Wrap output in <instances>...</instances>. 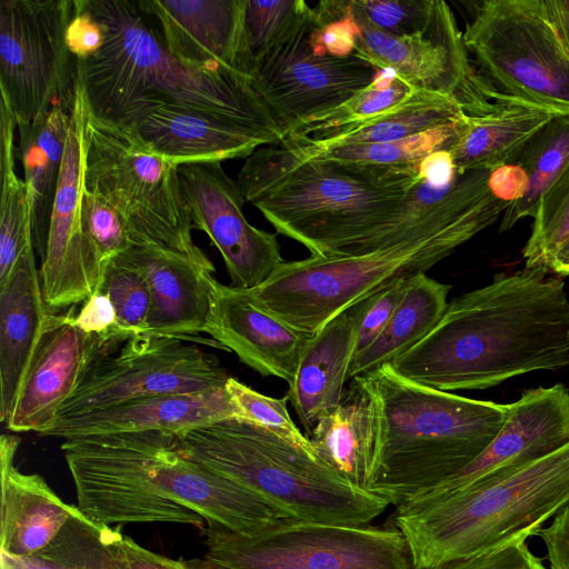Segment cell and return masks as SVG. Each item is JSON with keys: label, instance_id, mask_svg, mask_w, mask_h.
I'll list each match as a JSON object with an SVG mask.
<instances>
[{"label": "cell", "instance_id": "obj_1", "mask_svg": "<svg viewBox=\"0 0 569 569\" xmlns=\"http://www.w3.org/2000/svg\"><path fill=\"white\" fill-rule=\"evenodd\" d=\"M390 365L412 382L447 392L568 367L565 282L545 268L496 274L449 302L439 322Z\"/></svg>", "mask_w": 569, "mask_h": 569}, {"label": "cell", "instance_id": "obj_2", "mask_svg": "<svg viewBox=\"0 0 569 569\" xmlns=\"http://www.w3.org/2000/svg\"><path fill=\"white\" fill-rule=\"evenodd\" d=\"M419 164L337 163L269 144L247 157L237 181L278 233L311 254L358 256L393 243L391 223Z\"/></svg>", "mask_w": 569, "mask_h": 569}, {"label": "cell", "instance_id": "obj_3", "mask_svg": "<svg viewBox=\"0 0 569 569\" xmlns=\"http://www.w3.org/2000/svg\"><path fill=\"white\" fill-rule=\"evenodd\" d=\"M491 170L458 172L437 210L411 234L371 252L346 257L310 254L283 261L250 292L268 313L312 336L337 315L379 292L396 279L426 273L510 204L489 187Z\"/></svg>", "mask_w": 569, "mask_h": 569}, {"label": "cell", "instance_id": "obj_4", "mask_svg": "<svg viewBox=\"0 0 569 569\" xmlns=\"http://www.w3.org/2000/svg\"><path fill=\"white\" fill-rule=\"evenodd\" d=\"M83 4L104 32L101 48L77 60V88L94 116L122 124L159 107L190 108L283 141L248 77L199 69L172 56L137 0H83Z\"/></svg>", "mask_w": 569, "mask_h": 569}, {"label": "cell", "instance_id": "obj_5", "mask_svg": "<svg viewBox=\"0 0 569 569\" xmlns=\"http://www.w3.org/2000/svg\"><path fill=\"white\" fill-rule=\"evenodd\" d=\"M358 378L376 409L368 492L396 508L473 461L497 436L509 408L418 385L390 363Z\"/></svg>", "mask_w": 569, "mask_h": 569}, {"label": "cell", "instance_id": "obj_6", "mask_svg": "<svg viewBox=\"0 0 569 569\" xmlns=\"http://www.w3.org/2000/svg\"><path fill=\"white\" fill-rule=\"evenodd\" d=\"M569 502V442L533 461L396 508L412 569H438L536 536Z\"/></svg>", "mask_w": 569, "mask_h": 569}, {"label": "cell", "instance_id": "obj_7", "mask_svg": "<svg viewBox=\"0 0 569 569\" xmlns=\"http://www.w3.org/2000/svg\"><path fill=\"white\" fill-rule=\"evenodd\" d=\"M181 455L260 496L288 518L369 525L389 506L348 485L313 451L242 418L174 436Z\"/></svg>", "mask_w": 569, "mask_h": 569}, {"label": "cell", "instance_id": "obj_8", "mask_svg": "<svg viewBox=\"0 0 569 569\" xmlns=\"http://www.w3.org/2000/svg\"><path fill=\"white\" fill-rule=\"evenodd\" d=\"M82 189L124 219L133 243L148 244L214 270L191 237L178 166L126 129L94 116L77 88Z\"/></svg>", "mask_w": 569, "mask_h": 569}, {"label": "cell", "instance_id": "obj_9", "mask_svg": "<svg viewBox=\"0 0 569 569\" xmlns=\"http://www.w3.org/2000/svg\"><path fill=\"white\" fill-rule=\"evenodd\" d=\"M468 6L463 43L497 102L569 113V50L545 0Z\"/></svg>", "mask_w": 569, "mask_h": 569}, {"label": "cell", "instance_id": "obj_10", "mask_svg": "<svg viewBox=\"0 0 569 569\" xmlns=\"http://www.w3.org/2000/svg\"><path fill=\"white\" fill-rule=\"evenodd\" d=\"M204 559L218 569H412L396 528L283 519L252 536L201 528Z\"/></svg>", "mask_w": 569, "mask_h": 569}, {"label": "cell", "instance_id": "obj_11", "mask_svg": "<svg viewBox=\"0 0 569 569\" xmlns=\"http://www.w3.org/2000/svg\"><path fill=\"white\" fill-rule=\"evenodd\" d=\"M156 431L92 436L61 445L77 507L104 526L172 522L204 526L202 517L168 498L152 473Z\"/></svg>", "mask_w": 569, "mask_h": 569}, {"label": "cell", "instance_id": "obj_12", "mask_svg": "<svg viewBox=\"0 0 569 569\" xmlns=\"http://www.w3.org/2000/svg\"><path fill=\"white\" fill-rule=\"evenodd\" d=\"M73 0L0 1V92L17 120L72 109L77 60L67 44Z\"/></svg>", "mask_w": 569, "mask_h": 569}, {"label": "cell", "instance_id": "obj_13", "mask_svg": "<svg viewBox=\"0 0 569 569\" xmlns=\"http://www.w3.org/2000/svg\"><path fill=\"white\" fill-rule=\"evenodd\" d=\"M309 4L250 69V86L283 139L300 122L336 109L370 86L380 70L356 53H318L310 41Z\"/></svg>", "mask_w": 569, "mask_h": 569}, {"label": "cell", "instance_id": "obj_14", "mask_svg": "<svg viewBox=\"0 0 569 569\" xmlns=\"http://www.w3.org/2000/svg\"><path fill=\"white\" fill-rule=\"evenodd\" d=\"M184 341L149 335L126 340L119 350L108 351L96 360L57 418L138 398L224 388L230 376L218 358Z\"/></svg>", "mask_w": 569, "mask_h": 569}, {"label": "cell", "instance_id": "obj_15", "mask_svg": "<svg viewBox=\"0 0 569 569\" xmlns=\"http://www.w3.org/2000/svg\"><path fill=\"white\" fill-rule=\"evenodd\" d=\"M351 12L359 28L355 53L378 70H391L416 89L452 98L468 116L487 114L506 104L497 102L476 72L446 1L435 0L425 32L405 37L383 32Z\"/></svg>", "mask_w": 569, "mask_h": 569}, {"label": "cell", "instance_id": "obj_16", "mask_svg": "<svg viewBox=\"0 0 569 569\" xmlns=\"http://www.w3.org/2000/svg\"><path fill=\"white\" fill-rule=\"evenodd\" d=\"M181 191L192 226L206 232L221 253L231 286L254 289L284 261L274 233L249 223L238 181L221 162L178 166Z\"/></svg>", "mask_w": 569, "mask_h": 569}, {"label": "cell", "instance_id": "obj_17", "mask_svg": "<svg viewBox=\"0 0 569 569\" xmlns=\"http://www.w3.org/2000/svg\"><path fill=\"white\" fill-rule=\"evenodd\" d=\"M76 308L49 311L23 373L6 428L43 432L90 367L113 347L74 323Z\"/></svg>", "mask_w": 569, "mask_h": 569}, {"label": "cell", "instance_id": "obj_18", "mask_svg": "<svg viewBox=\"0 0 569 569\" xmlns=\"http://www.w3.org/2000/svg\"><path fill=\"white\" fill-rule=\"evenodd\" d=\"M81 151L76 101L46 252L39 269L43 300L50 311H62L84 302L102 281L104 267L81 227Z\"/></svg>", "mask_w": 569, "mask_h": 569}, {"label": "cell", "instance_id": "obj_19", "mask_svg": "<svg viewBox=\"0 0 569 569\" xmlns=\"http://www.w3.org/2000/svg\"><path fill=\"white\" fill-rule=\"evenodd\" d=\"M152 473L168 498L202 517L207 525L252 536L291 519L260 496L181 455L174 435L154 432Z\"/></svg>", "mask_w": 569, "mask_h": 569}, {"label": "cell", "instance_id": "obj_20", "mask_svg": "<svg viewBox=\"0 0 569 569\" xmlns=\"http://www.w3.org/2000/svg\"><path fill=\"white\" fill-rule=\"evenodd\" d=\"M508 405L506 420L488 447L467 467L417 498L457 490L569 442V389L563 383L526 390Z\"/></svg>", "mask_w": 569, "mask_h": 569}, {"label": "cell", "instance_id": "obj_21", "mask_svg": "<svg viewBox=\"0 0 569 569\" xmlns=\"http://www.w3.org/2000/svg\"><path fill=\"white\" fill-rule=\"evenodd\" d=\"M160 27L179 60L206 70H231L249 78L251 58L244 33L247 0H137Z\"/></svg>", "mask_w": 569, "mask_h": 569}, {"label": "cell", "instance_id": "obj_22", "mask_svg": "<svg viewBox=\"0 0 569 569\" xmlns=\"http://www.w3.org/2000/svg\"><path fill=\"white\" fill-rule=\"evenodd\" d=\"M204 332L261 376L282 379L289 386L310 337L260 308L250 289L227 286L214 278Z\"/></svg>", "mask_w": 569, "mask_h": 569}, {"label": "cell", "instance_id": "obj_23", "mask_svg": "<svg viewBox=\"0 0 569 569\" xmlns=\"http://www.w3.org/2000/svg\"><path fill=\"white\" fill-rule=\"evenodd\" d=\"M117 126L177 166L247 158L260 147L282 142L236 120L181 107H159Z\"/></svg>", "mask_w": 569, "mask_h": 569}, {"label": "cell", "instance_id": "obj_24", "mask_svg": "<svg viewBox=\"0 0 569 569\" xmlns=\"http://www.w3.org/2000/svg\"><path fill=\"white\" fill-rule=\"evenodd\" d=\"M228 418H241L226 387L198 393L138 398L82 415L57 418L40 436L63 440L128 432L179 435Z\"/></svg>", "mask_w": 569, "mask_h": 569}, {"label": "cell", "instance_id": "obj_25", "mask_svg": "<svg viewBox=\"0 0 569 569\" xmlns=\"http://www.w3.org/2000/svg\"><path fill=\"white\" fill-rule=\"evenodd\" d=\"M370 298L337 315L302 348L295 380L286 395L307 436L342 400L358 329Z\"/></svg>", "mask_w": 569, "mask_h": 569}, {"label": "cell", "instance_id": "obj_26", "mask_svg": "<svg viewBox=\"0 0 569 569\" xmlns=\"http://www.w3.org/2000/svg\"><path fill=\"white\" fill-rule=\"evenodd\" d=\"M126 251L151 291L146 335L196 341L190 336L204 332L214 270L153 246L133 243Z\"/></svg>", "mask_w": 569, "mask_h": 569}, {"label": "cell", "instance_id": "obj_27", "mask_svg": "<svg viewBox=\"0 0 569 569\" xmlns=\"http://www.w3.org/2000/svg\"><path fill=\"white\" fill-rule=\"evenodd\" d=\"M19 443L13 435L0 438V553L12 557L30 556L47 547L80 511L62 501L41 476L14 467Z\"/></svg>", "mask_w": 569, "mask_h": 569}, {"label": "cell", "instance_id": "obj_28", "mask_svg": "<svg viewBox=\"0 0 569 569\" xmlns=\"http://www.w3.org/2000/svg\"><path fill=\"white\" fill-rule=\"evenodd\" d=\"M49 309L44 303L34 247L0 286V420L12 412L19 387Z\"/></svg>", "mask_w": 569, "mask_h": 569}, {"label": "cell", "instance_id": "obj_29", "mask_svg": "<svg viewBox=\"0 0 569 569\" xmlns=\"http://www.w3.org/2000/svg\"><path fill=\"white\" fill-rule=\"evenodd\" d=\"M317 456L351 487L368 492L375 441L373 399L358 377L308 436ZM370 493V492H369Z\"/></svg>", "mask_w": 569, "mask_h": 569}, {"label": "cell", "instance_id": "obj_30", "mask_svg": "<svg viewBox=\"0 0 569 569\" xmlns=\"http://www.w3.org/2000/svg\"><path fill=\"white\" fill-rule=\"evenodd\" d=\"M72 109L56 104L33 120H17L19 157L27 186L33 243L44 256Z\"/></svg>", "mask_w": 569, "mask_h": 569}, {"label": "cell", "instance_id": "obj_31", "mask_svg": "<svg viewBox=\"0 0 569 569\" xmlns=\"http://www.w3.org/2000/svg\"><path fill=\"white\" fill-rule=\"evenodd\" d=\"M555 114L523 104H501L482 116L465 114L449 148L456 170H493L509 163Z\"/></svg>", "mask_w": 569, "mask_h": 569}, {"label": "cell", "instance_id": "obj_32", "mask_svg": "<svg viewBox=\"0 0 569 569\" xmlns=\"http://www.w3.org/2000/svg\"><path fill=\"white\" fill-rule=\"evenodd\" d=\"M450 288L426 273L415 276L383 331L369 348L351 361L348 379L390 363L422 339L446 312Z\"/></svg>", "mask_w": 569, "mask_h": 569}, {"label": "cell", "instance_id": "obj_33", "mask_svg": "<svg viewBox=\"0 0 569 569\" xmlns=\"http://www.w3.org/2000/svg\"><path fill=\"white\" fill-rule=\"evenodd\" d=\"M123 535L89 520L79 511L40 551L12 557L0 553V569H129Z\"/></svg>", "mask_w": 569, "mask_h": 569}, {"label": "cell", "instance_id": "obj_34", "mask_svg": "<svg viewBox=\"0 0 569 569\" xmlns=\"http://www.w3.org/2000/svg\"><path fill=\"white\" fill-rule=\"evenodd\" d=\"M463 114H466L465 111L452 98L417 89L383 116L325 140L308 141L291 138L283 140H292L315 148L391 142L451 123Z\"/></svg>", "mask_w": 569, "mask_h": 569}, {"label": "cell", "instance_id": "obj_35", "mask_svg": "<svg viewBox=\"0 0 569 569\" xmlns=\"http://www.w3.org/2000/svg\"><path fill=\"white\" fill-rule=\"evenodd\" d=\"M0 286L10 277L21 256L34 247L27 186L16 173L13 138L17 119L0 99Z\"/></svg>", "mask_w": 569, "mask_h": 569}, {"label": "cell", "instance_id": "obj_36", "mask_svg": "<svg viewBox=\"0 0 569 569\" xmlns=\"http://www.w3.org/2000/svg\"><path fill=\"white\" fill-rule=\"evenodd\" d=\"M569 161V113L555 114L509 162L528 174L527 193L508 206L500 231H508L523 218L533 217L545 191Z\"/></svg>", "mask_w": 569, "mask_h": 569}, {"label": "cell", "instance_id": "obj_37", "mask_svg": "<svg viewBox=\"0 0 569 569\" xmlns=\"http://www.w3.org/2000/svg\"><path fill=\"white\" fill-rule=\"evenodd\" d=\"M462 117L451 123L399 141L315 148L292 140H283L281 146L306 158L337 163L406 166L418 163L436 151L449 150L458 137Z\"/></svg>", "mask_w": 569, "mask_h": 569}, {"label": "cell", "instance_id": "obj_38", "mask_svg": "<svg viewBox=\"0 0 569 569\" xmlns=\"http://www.w3.org/2000/svg\"><path fill=\"white\" fill-rule=\"evenodd\" d=\"M415 90L393 71L380 70L370 86L336 109L300 122L284 139L325 140L383 116Z\"/></svg>", "mask_w": 569, "mask_h": 569}, {"label": "cell", "instance_id": "obj_39", "mask_svg": "<svg viewBox=\"0 0 569 569\" xmlns=\"http://www.w3.org/2000/svg\"><path fill=\"white\" fill-rule=\"evenodd\" d=\"M98 290L106 293L113 306L118 342L146 335L151 291L142 269L127 251L108 261Z\"/></svg>", "mask_w": 569, "mask_h": 569}, {"label": "cell", "instance_id": "obj_40", "mask_svg": "<svg viewBox=\"0 0 569 569\" xmlns=\"http://www.w3.org/2000/svg\"><path fill=\"white\" fill-rule=\"evenodd\" d=\"M569 243V161L539 200L530 237L522 250L526 268L550 266Z\"/></svg>", "mask_w": 569, "mask_h": 569}, {"label": "cell", "instance_id": "obj_41", "mask_svg": "<svg viewBox=\"0 0 569 569\" xmlns=\"http://www.w3.org/2000/svg\"><path fill=\"white\" fill-rule=\"evenodd\" d=\"M226 389L240 417L263 427L287 441L308 451H313L307 435H303L288 411L289 398H272L262 395L236 378L230 377Z\"/></svg>", "mask_w": 569, "mask_h": 569}, {"label": "cell", "instance_id": "obj_42", "mask_svg": "<svg viewBox=\"0 0 569 569\" xmlns=\"http://www.w3.org/2000/svg\"><path fill=\"white\" fill-rule=\"evenodd\" d=\"M80 220L83 232L104 268L110 259L133 244L121 214L107 201L83 189L80 200Z\"/></svg>", "mask_w": 569, "mask_h": 569}, {"label": "cell", "instance_id": "obj_43", "mask_svg": "<svg viewBox=\"0 0 569 569\" xmlns=\"http://www.w3.org/2000/svg\"><path fill=\"white\" fill-rule=\"evenodd\" d=\"M435 0H350V8L372 27L398 37L425 32Z\"/></svg>", "mask_w": 569, "mask_h": 569}, {"label": "cell", "instance_id": "obj_44", "mask_svg": "<svg viewBox=\"0 0 569 569\" xmlns=\"http://www.w3.org/2000/svg\"><path fill=\"white\" fill-rule=\"evenodd\" d=\"M307 6L308 3L303 0H247L244 33L251 64L281 36Z\"/></svg>", "mask_w": 569, "mask_h": 569}, {"label": "cell", "instance_id": "obj_45", "mask_svg": "<svg viewBox=\"0 0 569 569\" xmlns=\"http://www.w3.org/2000/svg\"><path fill=\"white\" fill-rule=\"evenodd\" d=\"M413 277L396 279L386 288L371 296L369 307L362 316L358 329L352 360L369 348L383 331L407 292Z\"/></svg>", "mask_w": 569, "mask_h": 569}, {"label": "cell", "instance_id": "obj_46", "mask_svg": "<svg viewBox=\"0 0 569 569\" xmlns=\"http://www.w3.org/2000/svg\"><path fill=\"white\" fill-rule=\"evenodd\" d=\"M526 541L519 540L438 569H548L541 558L530 551Z\"/></svg>", "mask_w": 569, "mask_h": 569}, {"label": "cell", "instance_id": "obj_47", "mask_svg": "<svg viewBox=\"0 0 569 569\" xmlns=\"http://www.w3.org/2000/svg\"><path fill=\"white\" fill-rule=\"evenodd\" d=\"M104 32L101 24L83 4L73 0V12L67 28V44L76 60H84L102 46Z\"/></svg>", "mask_w": 569, "mask_h": 569}, {"label": "cell", "instance_id": "obj_48", "mask_svg": "<svg viewBox=\"0 0 569 569\" xmlns=\"http://www.w3.org/2000/svg\"><path fill=\"white\" fill-rule=\"evenodd\" d=\"M74 323L86 333L101 337L112 346L119 343L116 337L117 319L113 306L108 296L100 290L83 302L74 317Z\"/></svg>", "mask_w": 569, "mask_h": 569}, {"label": "cell", "instance_id": "obj_49", "mask_svg": "<svg viewBox=\"0 0 569 569\" xmlns=\"http://www.w3.org/2000/svg\"><path fill=\"white\" fill-rule=\"evenodd\" d=\"M536 536L546 546L550 569H569V502Z\"/></svg>", "mask_w": 569, "mask_h": 569}, {"label": "cell", "instance_id": "obj_50", "mask_svg": "<svg viewBox=\"0 0 569 569\" xmlns=\"http://www.w3.org/2000/svg\"><path fill=\"white\" fill-rule=\"evenodd\" d=\"M489 187L498 199L512 203L527 193L529 178L520 166L506 163L490 171Z\"/></svg>", "mask_w": 569, "mask_h": 569}, {"label": "cell", "instance_id": "obj_51", "mask_svg": "<svg viewBox=\"0 0 569 569\" xmlns=\"http://www.w3.org/2000/svg\"><path fill=\"white\" fill-rule=\"evenodd\" d=\"M129 569H193L189 560H174L150 551L128 536L122 540Z\"/></svg>", "mask_w": 569, "mask_h": 569}, {"label": "cell", "instance_id": "obj_52", "mask_svg": "<svg viewBox=\"0 0 569 569\" xmlns=\"http://www.w3.org/2000/svg\"><path fill=\"white\" fill-rule=\"evenodd\" d=\"M545 2L569 50V0H545Z\"/></svg>", "mask_w": 569, "mask_h": 569}, {"label": "cell", "instance_id": "obj_53", "mask_svg": "<svg viewBox=\"0 0 569 569\" xmlns=\"http://www.w3.org/2000/svg\"><path fill=\"white\" fill-rule=\"evenodd\" d=\"M550 272L560 277L569 276V243L553 259Z\"/></svg>", "mask_w": 569, "mask_h": 569}, {"label": "cell", "instance_id": "obj_54", "mask_svg": "<svg viewBox=\"0 0 569 569\" xmlns=\"http://www.w3.org/2000/svg\"><path fill=\"white\" fill-rule=\"evenodd\" d=\"M190 563L192 565L193 569H218L211 562H209L207 559H203V560L191 559Z\"/></svg>", "mask_w": 569, "mask_h": 569}]
</instances>
